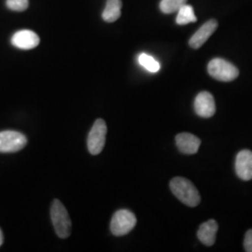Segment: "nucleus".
I'll list each match as a JSON object with an SVG mask.
<instances>
[{"mask_svg":"<svg viewBox=\"0 0 252 252\" xmlns=\"http://www.w3.org/2000/svg\"><path fill=\"white\" fill-rule=\"evenodd\" d=\"M170 189L173 194L188 207H197L201 202L198 189L185 178L177 177L172 179Z\"/></svg>","mask_w":252,"mask_h":252,"instance_id":"1","label":"nucleus"},{"mask_svg":"<svg viewBox=\"0 0 252 252\" xmlns=\"http://www.w3.org/2000/svg\"><path fill=\"white\" fill-rule=\"evenodd\" d=\"M51 218L54 231L60 238H67L71 234V220L63 204L54 199L51 207Z\"/></svg>","mask_w":252,"mask_h":252,"instance_id":"2","label":"nucleus"},{"mask_svg":"<svg viewBox=\"0 0 252 252\" xmlns=\"http://www.w3.org/2000/svg\"><path fill=\"white\" fill-rule=\"evenodd\" d=\"M207 71L217 81L224 82L234 81L239 75L238 68L222 58L212 59L207 65Z\"/></svg>","mask_w":252,"mask_h":252,"instance_id":"3","label":"nucleus"},{"mask_svg":"<svg viewBox=\"0 0 252 252\" xmlns=\"http://www.w3.org/2000/svg\"><path fill=\"white\" fill-rule=\"evenodd\" d=\"M136 224V218L133 212L127 209L118 210L110 221V231L116 236H123L130 233Z\"/></svg>","mask_w":252,"mask_h":252,"instance_id":"4","label":"nucleus"},{"mask_svg":"<svg viewBox=\"0 0 252 252\" xmlns=\"http://www.w3.org/2000/svg\"><path fill=\"white\" fill-rule=\"evenodd\" d=\"M107 132L108 128L105 121L102 119L96 120L91 129L87 139V146L91 154L97 155L103 151L106 143Z\"/></svg>","mask_w":252,"mask_h":252,"instance_id":"5","label":"nucleus"},{"mask_svg":"<svg viewBox=\"0 0 252 252\" xmlns=\"http://www.w3.org/2000/svg\"><path fill=\"white\" fill-rule=\"evenodd\" d=\"M27 144V136L20 132L10 130L0 132V153H16Z\"/></svg>","mask_w":252,"mask_h":252,"instance_id":"6","label":"nucleus"},{"mask_svg":"<svg viewBox=\"0 0 252 252\" xmlns=\"http://www.w3.org/2000/svg\"><path fill=\"white\" fill-rule=\"evenodd\" d=\"M194 110L200 117H212L216 112V104L213 95L208 92L199 93L194 100Z\"/></svg>","mask_w":252,"mask_h":252,"instance_id":"7","label":"nucleus"},{"mask_svg":"<svg viewBox=\"0 0 252 252\" xmlns=\"http://www.w3.org/2000/svg\"><path fill=\"white\" fill-rule=\"evenodd\" d=\"M235 172L239 179L245 181L252 180V152L243 150L235 159Z\"/></svg>","mask_w":252,"mask_h":252,"instance_id":"8","label":"nucleus"},{"mask_svg":"<svg viewBox=\"0 0 252 252\" xmlns=\"http://www.w3.org/2000/svg\"><path fill=\"white\" fill-rule=\"evenodd\" d=\"M218 27V22L216 20L212 19L207 21L202 27L199 28L195 32V34L190 37L189 45L192 49H199L204 45L207 41V39L213 35Z\"/></svg>","mask_w":252,"mask_h":252,"instance_id":"9","label":"nucleus"},{"mask_svg":"<svg viewBox=\"0 0 252 252\" xmlns=\"http://www.w3.org/2000/svg\"><path fill=\"white\" fill-rule=\"evenodd\" d=\"M12 45L22 50H31L39 44V37L31 30H21L11 37Z\"/></svg>","mask_w":252,"mask_h":252,"instance_id":"10","label":"nucleus"},{"mask_svg":"<svg viewBox=\"0 0 252 252\" xmlns=\"http://www.w3.org/2000/svg\"><path fill=\"white\" fill-rule=\"evenodd\" d=\"M176 143L180 153L184 154H194L198 152L201 140L192 134L180 133L176 136Z\"/></svg>","mask_w":252,"mask_h":252,"instance_id":"11","label":"nucleus"},{"mask_svg":"<svg viewBox=\"0 0 252 252\" xmlns=\"http://www.w3.org/2000/svg\"><path fill=\"white\" fill-rule=\"evenodd\" d=\"M219 229L218 222L214 220H209L199 227L198 239L207 247L213 246L216 240V234Z\"/></svg>","mask_w":252,"mask_h":252,"instance_id":"12","label":"nucleus"},{"mask_svg":"<svg viewBox=\"0 0 252 252\" xmlns=\"http://www.w3.org/2000/svg\"><path fill=\"white\" fill-rule=\"evenodd\" d=\"M121 12H122L121 0H108L102 16L104 21L108 23H113L120 18Z\"/></svg>","mask_w":252,"mask_h":252,"instance_id":"13","label":"nucleus"},{"mask_svg":"<svg viewBox=\"0 0 252 252\" xmlns=\"http://www.w3.org/2000/svg\"><path fill=\"white\" fill-rule=\"evenodd\" d=\"M197 21V18L194 14L193 8L189 5H183L178 10V16H177V24L180 26L188 25L189 23H194Z\"/></svg>","mask_w":252,"mask_h":252,"instance_id":"14","label":"nucleus"},{"mask_svg":"<svg viewBox=\"0 0 252 252\" xmlns=\"http://www.w3.org/2000/svg\"><path fill=\"white\" fill-rule=\"evenodd\" d=\"M138 63L146 70L152 73L158 72L161 67L160 63L155 58L147 54H141L138 56Z\"/></svg>","mask_w":252,"mask_h":252,"instance_id":"15","label":"nucleus"},{"mask_svg":"<svg viewBox=\"0 0 252 252\" xmlns=\"http://www.w3.org/2000/svg\"><path fill=\"white\" fill-rule=\"evenodd\" d=\"M187 0H162L160 3V9L163 13L169 14L178 11L185 5Z\"/></svg>","mask_w":252,"mask_h":252,"instance_id":"16","label":"nucleus"},{"mask_svg":"<svg viewBox=\"0 0 252 252\" xmlns=\"http://www.w3.org/2000/svg\"><path fill=\"white\" fill-rule=\"evenodd\" d=\"M7 7L14 11H24L28 8V0H7Z\"/></svg>","mask_w":252,"mask_h":252,"instance_id":"17","label":"nucleus"},{"mask_svg":"<svg viewBox=\"0 0 252 252\" xmlns=\"http://www.w3.org/2000/svg\"><path fill=\"white\" fill-rule=\"evenodd\" d=\"M244 249L247 252H252V229L246 233L244 238Z\"/></svg>","mask_w":252,"mask_h":252,"instance_id":"18","label":"nucleus"},{"mask_svg":"<svg viewBox=\"0 0 252 252\" xmlns=\"http://www.w3.org/2000/svg\"><path fill=\"white\" fill-rule=\"evenodd\" d=\"M3 242H4V236H3V233H2V231L0 229V247L2 246Z\"/></svg>","mask_w":252,"mask_h":252,"instance_id":"19","label":"nucleus"}]
</instances>
